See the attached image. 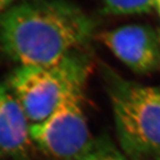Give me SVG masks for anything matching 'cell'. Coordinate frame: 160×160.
Wrapping results in <instances>:
<instances>
[{
    "instance_id": "6",
    "label": "cell",
    "mask_w": 160,
    "mask_h": 160,
    "mask_svg": "<svg viewBox=\"0 0 160 160\" xmlns=\"http://www.w3.org/2000/svg\"><path fill=\"white\" fill-rule=\"evenodd\" d=\"M30 123L6 84L0 83V152L7 160H32Z\"/></svg>"
},
{
    "instance_id": "8",
    "label": "cell",
    "mask_w": 160,
    "mask_h": 160,
    "mask_svg": "<svg viewBox=\"0 0 160 160\" xmlns=\"http://www.w3.org/2000/svg\"><path fill=\"white\" fill-rule=\"evenodd\" d=\"M74 160H130L108 138L93 139L84 154Z\"/></svg>"
},
{
    "instance_id": "10",
    "label": "cell",
    "mask_w": 160,
    "mask_h": 160,
    "mask_svg": "<svg viewBox=\"0 0 160 160\" xmlns=\"http://www.w3.org/2000/svg\"><path fill=\"white\" fill-rule=\"evenodd\" d=\"M155 9L158 12V14L160 18V0H154Z\"/></svg>"
},
{
    "instance_id": "5",
    "label": "cell",
    "mask_w": 160,
    "mask_h": 160,
    "mask_svg": "<svg viewBox=\"0 0 160 160\" xmlns=\"http://www.w3.org/2000/svg\"><path fill=\"white\" fill-rule=\"evenodd\" d=\"M95 38L136 74H151L160 69L158 34L150 26L127 24L100 32Z\"/></svg>"
},
{
    "instance_id": "12",
    "label": "cell",
    "mask_w": 160,
    "mask_h": 160,
    "mask_svg": "<svg viewBox=\"0 0 160 160\" xmlns=\"http://www.w3.org/2000/svg\"><path fill=\"white\" fill-rule=\"evenodd\" d=\"M158 40H159V46H160V29L158 31Z\"/></svg>"
},
{
    "instance_id": "3",
    "label": "cell",
    "mask_w": 160,
    "mask_h": 160,
    "mask_svg": "<svg viewBox=\"0 0 160 160\" xmlns=\"http://www.w3.org/2000/svg\"><path fill=\"white\" fill-rule=\"evenodd\" d=\"M91 69L92 59L84 49L52 66H18L6 86L33 126L45 121L72 82Z\"/></svg>"
},
{
    "instance_id": "13",
    "label": "cell",
    "mask_w": 160,
    "mask_h": 160,
    "mask_svg": "<svg viewBox=\"0 0 160 160\" xmlns=\"http://www.w3.org/2000/svg\"><path fill=\"white\" fill-rule=\"evenodd\" d=\"M158 160H160V158H158Z\"/></svg>"
},
{
    "instance_id": "2",
    "label": "cell",
    "mask_w": 160,
    "mask_h": 160,
    "mask_svg": "<svg viewBox=\"0 0 160 160\" xmlns=\"http://www.w3.org/2000/svg\"><path fill=\"white\" fill-rule=\"evenodd\" d=\"M120 149L131 160L160 158V86L142 85L102 66Z\"/></svg>"
},
{
    "instance_id": "7",
    "label": "cell",
    "mask_w": 160,
    "mask_h": 160,
    "mask_svg": "<svg viewBox=\"0 0 160 160\" xmlns=\"http://www.w3.org/2000/svg\"><path fill=\"white\" fill-rule=\"evenodd\" d=\"M103 12L111 15H139L155 9L154 0H99Z\"/></svg>"
},
{
    "instance_id": "4",
    "label": "cell",
    "mask_w": 160,
    "mask_h": 160,
    "mask_svg": "<svg viewBox=\"0 0 160 160\" xmlns=\"http://www.w3.org/2000/svg\"><path fill=\"white\" fill-rule=\"evenodd\" d=\"M89 75L72 82L54 111L45 121L30 126L32 142L52 159H76L86 152L93 141L84 104Z\"/></svg>"
},
{
    "instance_id": "11",
    "label": "cell",
    "mask_w": 160,
    "mask_h": 160,
    "mask_svg": "<svg viewBox=\"0 0 160 160\" xmlns=\"http://www.w3.org/2000/svg\"><path fill=\"white\" fill-rule=\"evenodd\" d=\"M0 160H6V158L2 155V153L0 152Z\"/></svg>"
},
{
    "instance_id": "9",
    "label": "cell",
    "mask_w": 160,
    "mask_h": 160,
    "mask_svg": "<svg viewBox=\"0 0 160 160\" xmlns=\"http://www.w3.org/2000/svg\"><path fill=\"white\" fill-rule=\"evenodd\" d=\"M20 0H0V16Z\"/></svg>"
},
{
    "instance_id": "1",
    "label": "cell",
    "mask_w": 160,
    "mask_h": 160,
    "mask_svg": "<svg viewBox=\"0 0 160 160\" xmlns=\"http://www.w3.org/2000/svg\"><path fill=\"white\" fill-rule=\"evenodd\" d=\"M95 29L67 0H20L0 16V48L19 66H52L86 49Z\"/></svg>"
}]
</instances>
